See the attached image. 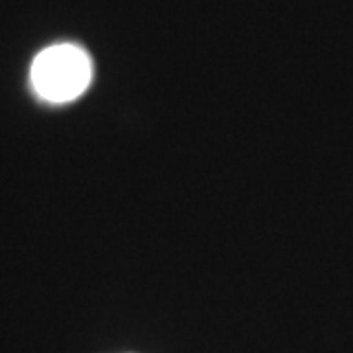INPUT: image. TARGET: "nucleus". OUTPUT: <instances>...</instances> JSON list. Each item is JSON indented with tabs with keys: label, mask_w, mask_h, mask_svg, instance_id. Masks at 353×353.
<instances>
[{
	"label": "nucleus",
	"mask_w": 353,
	"mask_h": 353,
	"mask_svg": "<svg viewBox=\"0 0 353 353\" xmlns=\"http://www.w3.org/2000/svg\"><path fill=\"white\" fill-rule=\"evenodd\" d=\"M92 65L85 51L71 43L43 50L32 65V85L50 102L75 101L87 90Z\"/></svg>",
	"instance_id": "f257e3e1"
}]
</instances>
